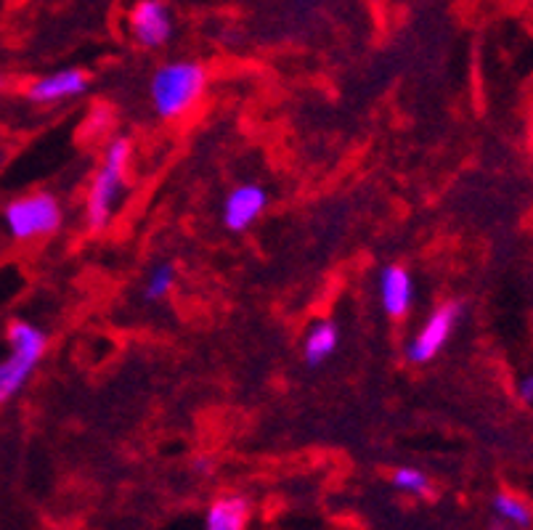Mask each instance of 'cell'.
<instances>
[{"instance_id": "cell-5", "label": "cell", "mask_w": 533, "mask_h": 530, "mask_svg": "<svg viewBox=\"0 0 533 530\" xmlns=\"http://www.w3.org/2000/svg\"><path fill=\"white\" fill-rule=\"evenodd\" d=\"M459 316H462V305L446 303L427 318L425 326L419 329V334L409 345V358L414 364H427L446 348V342L451 340V332L457 329Z\"/></svg>"}, {"instance_id": "cell-4", "label": "cell", "mask_w": 533, "mask_h": 530, "mask_svg": "<svg viewBox=\"0 0 533 530\" xmlns=\"http://www.w3.org/2000/svg\"><path fill=\"white\" fill-rule=\"evenodd\" d=\"M3 220L16 242H30L59 231L61 207L51 194H27L6 207Z\"/></svg>"}, {"instance_id": "cell-12", "label": "cell", "mask_w": 533, "mask_h": 530, "mask_svg": "<svg viewBox=\"0 0 533 530\" xmlns=\"http://www.w3.org/2000/svg\"><path fill=\"white\" fill-rule=\"evenodd\" d=\"M173 281H176V268H173L170 263L157 265V268L152 271V276H149V281H146L144 297L149 300V303H157L160 297L168 295L170 287H173Z\"/></svg>"}, {"instance_id": "cell-8", "label": "cell", "mask_w": 533, "mask_h": 530, "mask_svg": "<svg viewBox=\"0 0 533 530\" xmlns=\"http://www.w3.org/2000/svg\"><path fill=\"white\" fill-rule=\"evenodd\" d=\"M268 207L266 191L255 186V183H247V186H239L226 197V205H223V223L234 234H242L247 228L255 223V220L263 215V210Z\"/></svg>"}, {"instance_id": "cell-13", "label": "cell", "mask_w": 533, "mask_h": 530, "mask_svg": "<svg viewBox=\"0 0 533 530\" xmlns=\"http://www.w3.org/2000/svg\"><path fill=\"white\" fill-rule=\"evenodd\" d=\"M494 509L499 512V517H504L507 523L512 525H528L531 523V512L520 499L515 496H507V493H499L494 499Z\"/></svg>"}, {"instance_id": "cell-7", "label": "cell", "mask_w": 533, "mask_h": 530, "mask_svg": "<svg viewBox=\"0 0 533 530\" xmlns=\"http://www.w3.org/2000/svg\"><path fill=\"white\" fill-rule=\"evenodd\" d=\"M88 91V75L83 69H59L54 75H46L35 80L27 91V99L35 104H59L83 96Z\"/></svg>"}, {"instance_id": "cell-10", "label": "cell", "mask_w": 533, "mask_h": 530, "mask_svg": "<svg viewBox=\"0 0 533 530\" xmlns=\"http://www.w3.org/2000/svg\"><path fill=\"white\" fill-rule=\"evenodd\" d=\"M250 501L244 496H221L207 509L205 530H247Z\"/></svg>"}, {"instance_id": "cell-9", "label": "cell", "mask_w": 533, "mask_h": 530, "mask_svg": "<svg viewBox=\"0 0 533 530\" xmlns=\"http://www.w3.org/2000/svg\"><path fill=\"white\" fill-rule=\"evenodd\" d=\"M380 295L388 316L393 318L406 316L409 308H412V297H414V284L409 271L401 268V265H388L380 276Z\"/></svg>"}, {"instance_id": "cell-6", "label": "cell", "mask_w": 533, "mask_h": 530, "mask_svg": "<svg viewBox=\"0 0 533 530\" xmlns=\"http://www.w3.org/2000/svg\"><path fill=\"white\" fill-rule=\"evenodd\" d=\"M130 32L144 48H160L173 38V19L162 0H138L130 11Z\"/></svg>"}, {"instance_id": "cell-2", "label": "cell", "mask_w": 533, "mask_h": 530, "mask_svg": "<svg viewBox=\"0 0 533 530\" xmlns=\"http://www.w3.org/2000/svg\"><path fill=\"white\" fill-rule=\"evenodd\" d=\"M8 345H11V356L0 361V406L27 385V379L38 369L40 358L46 353L48 340L38 326L14 321L8 326Z\"/></svg>"}, {"instance_id": "cell-11", "label": "cell", "mask_w": 533, "mask_h": 530, "mask_svg": "<svg viewBox=\"0 0 533 530\" xmlns=\"http://www.w3.org/2000/svg\"><path fill=\"white\" fill-rule=\"evenodd\" d=\"M337 342H340V334H337V326L332 321L313 324L308 337H305V361L311 366L324 364L337 350Z\"/></svg>"}, {"instance_id": "cell-14", "label": "cell", "mask_w": 533, "mask_h": 530, "mask_svg": "<svg viewBox=\"0 0 533 530\" xmlns=\"http://www.w3.org/2000/svg\"><path fill=\"white\" fill-rule=\"evenodd\" d=\"M393 485L406 493H414V496H427V493H430V480H427V475L425 472L414 470V467H401V470L393 472Z\"/></svg>"}, {"instance_id": "cell-1", "label": "cell", "mask_w": 533, "mask_h": 530, "mask_svg": "<svg viewBox=\"0 0 533 530\" xmlns=\"http://www.w3.org/2000/svg\"><path fill=\"white\" fill-rule=\"evenodd\" d=\"M207 88V69L197 61H170L152 77L154 112L173 120L202 99Z\"/></svg>"}, {"instance_id": "cell-15", "label": "cell", "mask_w": 533, "mask_h": 530, "mask_svg": "<svg viewBox=\"0 0 533 530\" xmlns=\"http://www.w3.org/2000/svg\"><path fill=\"white\" fill-rule=\"evenodd\" d=\"M518 393H520V398H523V401H526V403L533 401V379L531 377L520 379Z\"/></svg>"}, {"instance_id": "cell-17", "label": "cell", "mask_w": 533, "mask_h": 530, "mask_svg": "<svg viewBox=\"0 0 533 530\" xmlns=\"http://www.w3.org/2000/svg\"><path fill=\"white\" fill-rule=\"evenodd\" d=\"M491 530H510V528H507V525H502V523H496Z\"/></svg>"}, {"instance_id": "cell-16", "label": "cell", "mask_w": 533, "mask_h": 530, "mask_svg": "<svg viewBox=\"0 0 533 530\" xmlns=\"http://www.w3.org/2000/svg\"><path fill=\"white\" fill-rule=\"evenodd\" d=\"M199 472H210V462L207 459H197V464H194Z\"/></svg>"}, {"instance_id": "cell-3", "label": "cell", "mask_w": 533, "mask_h": 530, "mask_svg": "<svg viewBox=\"0 0 533 530\" xmlns=\"http://www.w3.org/2000/svg\"><path fill=\"white\" fill-rule=\"evenodd\" d=\"M130 159V141L128 138H117L115 144L107 149L104 165L96 173L88 191V226L93 231H104L112 220V212L117 207L122 189H125V173H128Z\"/></svg>"}]
</instances>
